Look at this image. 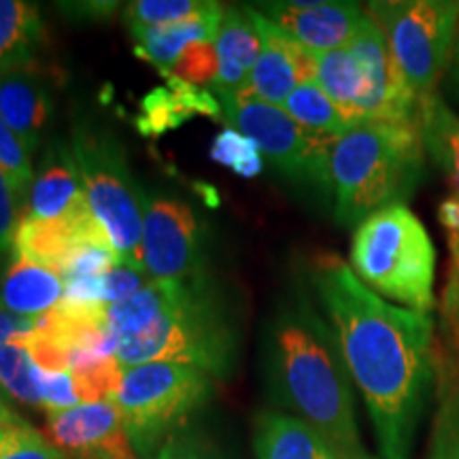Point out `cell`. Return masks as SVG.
<instances>
[{"instance_id": "1", "label": "cell", "mask_w": 459, "mask_h": 459, "mask_svg": "<svg viewBox=\"0 0 459 459\" xmlns=\"http://www.w3.org/2000/svg\"><path fill=\"white\" fill-rule=\"evenodd\" d=\"M313 283L368 409L378 459H409L434 372L432 317L385 302L336 255L317 257Z\"/></svg>"}, {"instance_id": "2", "label": "cell", "mask_w": 459, "mask_h": 459, "mask_svg": "<svg viewBox=\"0 0 459 459\" xmlns=\"http://www.w3.org/2000/svg\"><path fill=\"white\" fill-rule=\"evenodd\" d=\"M268 370L279 402L294 409L324 443L366 453L336 334L307 300L287 304L273 319Z\"/></svg>"}, {"instance_id": "3", "label": "cell", "mask_w": 459, "mask_h": 459, "mask_svg": "<svg viewBox=\"0 0 459 459\" xmlns=\"http://www.w3.org/2000/svg\"><path fill=\"white\" fill-rule=\"evenodd\" d=\"M421 132L415 122H368L330 145L328 192L338 223L355 226L377 211L404 204L423 172Z\"/></svg>"}, {"instance_id": "4", "label": "cell", "mask_w": 459, "mask_h": 459, "mask_svg": "<svg viewBox=\"0 0 459 459\" xmlns=\"http://www.w3.org/2000/svg\"><path fill=\"white\" fill-rule=\"evenodd\" d=\"M160 313L136 334L119 338L122 368L141 364H181L209 377H226L237 359V332L215 281L209 274L164 281Z\"/></svg>"}, {"instance_id": "5", "label": "cell", "mask_w": 459, "mask_h": 459, "mask_svg": "<svg viewBox=\"0 0 459 459\" xmlns=\"http://www.w3.org/2000/svg\"><path fill=\"white\" fill-rule=\"evenodd\" d=\"M351 271L381 296L426 313L434 308L436 249L426 226L406 204L377 211L355 228Z\"/></svg>"}, {"instance_id": "6", "label": "cell", "mask_w": 459, "mask_h": 459, "mask_svg": "<svg viewBox=\"0 0 459 459\" xmlns=\"http://www.w3.org/2000/svg\"><path fill=\"white\" fill-rule=\"evenodd\" d=\"M71 149L91 213L105 228L113 249L122 260L143 266L141 237L147 198L132 177L124 147L100 126L77 122Z\"/></svg>"}, {"instance_id": "7", "label": "cell", "mask_w": 459, "mask_h": 459, "mask_svg": "<svg viewBox=\"0 0 459 459\" xmlns=\"http://www.w3.org/2000/svg\"><path fill=\"white\" fill-rule=\"evenodd\" d=\"M213 394L211 377L181 364H141L124 368L113 395L132 446L149 459L172 432Z\"/></svg>"}, {"instance_id": "8", "label": "cell", "mask_w": 459, "mask_h": 459, "mask_svg": "<svg viewBox=\"0 0 459 459\" xmlns=\"http://www.w3.org/2000/svg\"><path fill=\"white\" fill-rule=\"evenodd\" d=\"M385 34L417 100L436 94L451 65L459 0H377L366 9Z\"/></svg>"}, {"instance_id": "9", "label": "cell", "mask_w": 459, "mask_h": 459, "mask_svg": "<svg viewBox=\"0 0 459 459\" xmlns=\"http://www.w3.org/2000/svg\"><path fill=\"white\" fill-rule=\"evenodd\" d=\"M221 105V122L260 147L262 156L287 179L328 189V141L313 139L283 107L268 105L249 91H213Z\"/></svg>"}, {"instance_id": "10", "label": "cell", "mask_w": 459, "mask_h": 459, "mask_svg": "<svg viewBox=\"0 0 459 459\" xmlns=\"http://www.w3.org/2000/svg\"><path fill=\"white\" fill-rule=\"evenodd\" d=\"M141 262L149 279H192L206 273L204 230L187 203L170 196L147 198Z\"/></svg>"}, {"instance_id": "11", "label": "cell", "mask_w": 459, "mask_h": 459, "mask_svg": "<svg viewBox=\"0 0 459 459\" xmlns=\"http://www.w3.org/2000/svg\"><path fill=\"white\" fill-rule=\"evenodd\" d=\"M364 77L361 124L368 122H415L419 100L406 83L392 49L377 22L366 13L359 30L349 43Z\"/></svg>"}, {"instance_id": "12", "label": "cell", "mask_w": 459, "mask_h": 459, "mask_svg": "<svg viewBox=\"0 0 459 459\" xmlns=\"http://www.w3.org/2000/svg\"><path fill=\"white\" fill-rule=\"evenodd\" d=\"M48 429L68 459H136L113 400L48 412Z\"/></svg>"}, {"instance_id": "13", "label": "cell", "mask_w": 459, "mask_h": 459, "mask_svg": "<svg viewBox=\"0 0 459 459\" xmlns=\"http://www.w3.org/2000/svg\"><path fill=\"white\" fill-rule=\"evenodd\" d=\"M260 13L281 32L313 54L349 48L364 22L366 11L358 3L317 0V3H262Z\"/></svg>"}, {"instance_id": "14", "label": "cell", "mask_w": 459, "mask_h": 459, "mask_svg": "<svg viewBox=\"0 0 459 459\" xmlns=\"http://www.w3.org/2000/svg\"><path fill=\"white\" fill-rule=\"evenodd\" d=\"M251 15L260 34V56L249 74L247 91L268 105L283 107L298 85L315 82L317 54L281 32L257 9L251 7Z\"/></svg>"}, {"instance_id": "15", "label": "cell", "mask_w": 459, "mask_h": 459, "mask_svg": "<svg viewBox=\"0 0 459 459\" xmlns=\"http://www.w3.org/2000/svg\"><path fill=\"white\" fill-rule=\"evenodd\" d=\"M91 243H111V240L90 206H85L62 220L39 221L22 217L15 230L13 251L60 274L68 257L79 247Z\"/></svg>"}, {"instance_id": "16", "label": "cell", "mask_w": 459, "mask_h": 459, "mask_svg": "<svg viewBox=\"0 0 459 459\" xmlns=\"http://www.w3.org/2000/svg\"><path fill=\"white\" fill-rule=\"evenodd\" d=\"M85 206L90 204L71 145L51 143L22 206V217L39 221L62 220Z\"/></svg>"}, {"instance_id": "17", "label": "cell", "mask_w": 459, "mask_h": 459, "mask_svg": "<svg viewBox=\"0 0 459 459\" xmlns=\"http://www.w3.org/2000/svg\"><path fill=\"white\" fill-rule=\"evenodd\" d=\"M65 298V281L43 264L11 251L0 271V311L15 317L39 319L54 311Z\"/></svg>"}, {"instance_id": "18", "label": "cell", "mask_w": 459, "mask_h": 459, "mask_svg": "<svg viewBox=\"0 0 459 459\" xmlns=\"http://www.w3.org/2000/svg\"><path fill=\"white\" fill-rule=\"evenodd\" d=\"M51 115L54 100L43 77H39L34 68L0 77V117L30 153L41 147Z\"/></svg>"}, {"instance_id": "19", "label": "cell", "mask_w": 459, "mask_h": 459, "mask_svg": "<svg viewBox=\"0 0 459 459\" xmlns=\"http://www.w3.org/2000/svg\"><path fill=\"white\" fill-rule=\"evenodd\" d=\"M194 115L221 119V105L209 88H198L175 74H166V85L152 90L141 100L136 128L143 136H162L179 128Z\"/></svg>"}, {"instance_id": "20", "label": "cell", "mask_w": 459, "mask_h": 459, "mask_svg": "<svg viewBox=\"0 0 459 459\" xmlns=\"http://www.w3.org/2000/svg\"><path fill=\"white\" fill-rule=\"evenodd\" d=\"M215 51L220 57V73L211 91H243L249 83L257 56H260V34H257L251 7H228L223 11L220 30L215 37Z\"/></svg>"}, {"instance_id": "21", "label": "cell", "mask_w": 459, "mask_h": 459, "mask_svg": "<svg viewBox=\"0 0 459 459\" xmlns=\"http://www.w3.org/2000/svg\"><path fill=\"white\" fill-rule=\"evenodd\" d=\"M223 4L209 3L203 13L175 22V24L152 28V30L134 34V54L149 62L162 74H169L177 65L183 49L194 43H213L220 30Z\"/></svg>"}, {"instance_id": "22", "label": "cell", "mask_w": 459, "mask_h": 459, "mask_svg": "<svg viewBox=\"0 0 459 459\" xmlns=\"http://www.w3.org/2000/svg\"><path fill=\"white\" fill-rule=\"evenodd\" d=\"M45 41L41 11L24 0H0V77L32 71Z\"/></svg>"}, {"instance_id": "23", "label": "cell", "mask_w": 459, "mask_h": 459, "mask_svg": "<svg viewBox=\"0 0 459 459\" xmlns=\"http://www.w3.org/2000/svg\"><path fill=\"white\" fill-rule=\"evenodd\" d=\"M255 459H319L321 436L298 417L264 411L254 426Z\"/></svg>"}, {"instance_id": "24", "label": "cell", "mask_w": 459, "mask_h": 459, "mask_svg": "<svg viewBox=\"0 0 459 459\" xmlns=\"http://www.w3.org/2000/svg\"><path fill=\"white\" fill-rule=\"evenodd\" d=\"M417 124L423 147L443 169L453 194L459 196V115L438 94H432L419 100Z\"/></svg>"}, {"instance_id": "25", "label": "cell", "mask_w": 459, "mask_h": 459, "mask_svg": "<svg viewBox=\"0 0 459 459\" xmlns=\"http://www.w3.org/2000/svg\"><path fill=\"white\" fill-rule=\"evenodd\" d=\"M315 83L328 94L351 128L361 124L359 105L364 99V77L349 48L317 54Z\"/></svg>"}, {"instance_id": "26", "label": "cell", "mask_w": 459, "mask_h": 459, "mask_svg": "<svg viewBox=\"0 0 459 459\" xmlns=\"http://www.w3.org/2000/svg\"><path fill=\"white\" fill-rule=\"evenodd\" d=\"M283 111L290 115L300 128L319 141H336L351 126L338 111V107L328 99L317 83H302L291 91L290 99L285 100Z\"/></svg>"}, {"instance_id": "27", "label": "cell", "mask_w": 459, "mask_h": 459, "mask_svg": "<svg viewBox=\"0 0 459 459\" xmlns=\"http://www.w3.org/2000/svg\"><path fill=\"white\" fill-rule=\"evenodd\" d=\"M438 220L446 232V240H449V273H446L443 294V325L453 349L459 383V196L453 194L443 200L438 209Z\"/></svg>"}, {"instance_id": "28", "label": "cell", "mask_w": 459, "mask_h": 459, "mask_svg": "<svg viewBox=\"0 0 459 459\" xmlns=\"http://www.w3.org/2000/svg\"><path fill=\"white\" fill-rule=\"evenodd\" d=\"M71 375L82 404L113 400L122 383L124 368L113 353L82 351L71 359Z\"/></svg>"}, {"instance_id": "29", "label": "cell", "mask_w": 459, "mask_h": 459, "mask_svg": "<svg viewBox=\"0 0 459 459\" xmlns=\"http://www.w3.org/2000/svg\"><path fill=\"white\" fill-rule=\"evenodd\" d=\"M39 366L22 344L9 342L0 349V387L11 398L28 406L41 409L39 395Z\"/></svg>"}, {"instance_id": "30", "label": "cell", "mask_w": 459, "mask_h": 459, "mask_svg": "<svg viewBox=\"0 0 459 459\" xmlns=\"http://www.w3.org/2000/svg\"><path fill=\"white\" fill-rule=\"evenodd\" d=\"M209 7L203 0H136L126 4L124 22L132 32V37L139 32L152 30V28L169 26L175 22L187 20Z\"/></svg>"}, {"instance_id": "31", "label": "cell", "mask_w": 459, "mask_h": 459, "mask_svg": "<svg viewBox=\"0 0 459 459\" xmlns=\"http://www.w3.org/2000/svg\"><path fill=\"white\" fill-rule=\"evenodd\" d=\"M209 156L243 179H255L264 170V156L254 141L234 128H223L211 143Z\"/></svg>"}, {"instance_id": "32", "label": "cell", "mask_w": 459, "mask_h": 459, "mask_svg": "<svg viewBox=\"0 0 459 459\" xmlns=\"http://www.w3.org/2000/svg\"><path fill=\"white\" fill-rule=\"evenodd\" d=\"M0 459H68L24 419L0 428Z\"/></svg>"}, {"instance_id": "33", "label": "cell", "mask_w": 459, "mask_h": 459, "mask_svg": "<svg viewBox=\"0 0 459 459\" xmlns=\"http://www.w3.org/2000/svg\"><path fill=\"white\" fill-rule=\"evenodd\" d=\"M0 170L4 172L11 187H13L15 196L20 200V206H24L28 192H30V186L34 181L30 152L22 145V141L4 124L3 117H0Z\"/></svg>"}, {"instance_id": "34", "label": "cell", "mask_w": 459, "mask_h": 459, "mask_svg": "<svg viewBox=\"0 0 459 459\" xmlns=\"http://www.w3.org/2000/svg\"><path fill=\"white\" fill-rule=\"evenodd\" d=\"M428 459H459V383L445 389L434 419Z\"/></svg>"}, {"instance_id": "35", "label": "cell", "mask_w": 459, "mask_h": 459, "mask_svg": "<svg viewBox=\"0 0 459 459\" xmlns=\"http://www.w3.org/2000/svg\"><path fill=\"white\" fill-rule=\"evenodd\" d=\"M149 459H230V455L213 438L183 426L172 432Z\"/></svg>"}, {"instance_id": "36", "label": "cell", "mask_w": 459, "mask_h": 459, "mask_svg": "<svg viewBox=\"0 0 459 459\" xmlns=\"http://www.w3.org/2000/svg\"><path fill=\"white\" fill-rule=\"evenodd\" d=\"M220 73V57H217L213 43H194L183 49V54L172 66L169 74L183 79V82L198 85V88H211Z\"/></svg>"}, {"instance_id": "37", "label": "cell", "mask_w": 459, "mask_h": 459, "mask_svg": "<svg viewBox=\"0 0 459 459\" xmlns=\"http://www.w3.org/2000/svg\"><path fill=\"white\" fill-rule=\"evenodd\" d=\"M149 283L152 281H149V274L141 264L119 260L111 271H107L100 277V298L105 304L128 300Z\"/></svg>"}, {"instance_id": "38", "label": "cell", "mask_w": 459, "mask_h": 459, "mask_svg": "<svg viewBox=\"0 0 459 459\" xmlns=\"http://www.w3.org/2000/svg\"><path fill=\"white\" fill-rule=\"evenodd\" d=\"M39 395H41V409L48 412H60L79 406L77 389L71 370H41L39 368Z\"/></svg>"}, {"instance_id": "39", "label": "cell", "mask_w": 459, "mask_h": 459, "mask_svg": "<svg viewBox=\"0 0 459 459\" xmlns=\"http://www.w3.org/2000/svg\"><path fill=\"white\" fill-rule=\"evenodd\" d=\"M22 217V206L17 200L13 187L0 170V257L9 255L13 251V238L17 223Z\"/></svg>"}, {"instance_id": "40", "label": "cell", "mask_w": 459, "mask_h": 459, "mask_svg": "<svg viewBox=\"0 0 459 459\" xmlns=\"http://www.w3.org/2000/svg\"><path fill=\"white\" fill-rule=\"evenodd\" d=\"M34 321L37 319H26V317H15V315L0 311V349L4 344L13 342L17 336L30 332L34 328Z\"/></svg>"}, {"instance_id": "41", "label": "cell", "mask_w": 459, "mask_h": 459, "mask_svg": "<svg viewBox=\"0 0 459 459\" xmlns=\"http://www.w3.org/2000/svg\"><path fill=\"white\" fill-rule=\"evenodd\" d=\"M319 459H377V457H370L368 453H349V451L338 449V446L328 445L321 440Z\"/></svg>"}, {"instance_id": "42", "label": "cell", "mask_w": 459, "mask_h": 459, "mask_svg": "<svg viewBox=\"0 0 459 459\" xmlns=\"http://www.w3.org/2000/svg\"><path fill=\"white\" fill-rule=\"evenodd\" d=\"M17 421H22V417L17 415L13 409H11V406L7 404V400H4V395L0 394V428L11 426V423H17Z\"/></svg>"}, {"instance_id": "43", "label": "cell", "mask_w": 459, "mask_h": 459, "mask_svg": "<svg viewBox=\"0 0 459 459\" xmlns=\"http://www.w3.org/2000/svg\"><path fill=\"white\" fill-rule=\"evenodd\" d=\"M451 73H453V82L459 85V20H457V28H455V39H453V51H451Z\"/></svg>"}]
</instances>
